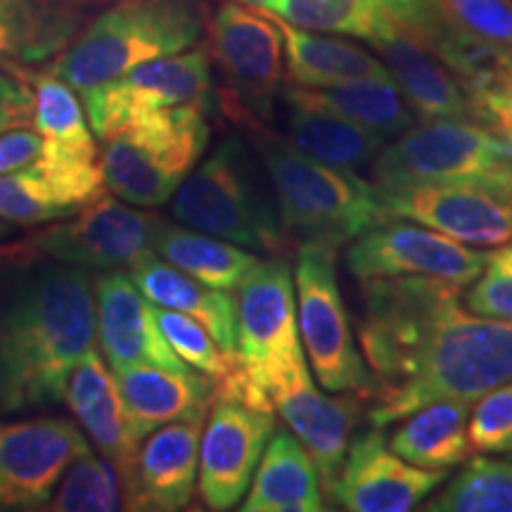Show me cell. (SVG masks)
Masks as SVG:
<instances>
[{
    "label": "cell",
    "mask_w": 512,
    "mask_h": 512,
    "mask_svg": "<svg viewBox=\"0 0 512 512\" xmlns=\"http://www.w3.org/2000/svg\"><path fill=\"white\" fill-rule=\"evenodd\" d=\"M361 354L373 377L370 427L432 401H477L512 382V320L467 313L463 285L427 275L363 280Z\"/></svg>",
    "instance_id": "6da1fadb"
},
{
    "label": "cell",
    "mask_w": 512,
    "mask_h": 512,
    "mask_svg": "<svg viewBox=\"0 0 512 512\" xmlns=\"http://www.w3.org/2000/svg\"><path fill=\"white\" fill-rule=\"evenodd\" d=\"M95 342L88 268L46 266L0 299V415L64 401L69 375Z\"/></svg>",
    "instance_id": "7a4b0ae2"
},
{
    "label": "cell",
    "mask_w": 512,
    "mask_h": 512,
    "mask_svg": "<svg viewBox=\"0 0 512 512\" xmlns=\"http://www.w3.org/2000/svg\"><path fill=\"white\" fill-rule=\"evenodd\" d=\"M252 145L271 178L280 226L292 245L318 242L339 249L389 219L380 188L356 171L320 162L261 124H256Z\"/></svg>",
    "instance_id": "3957f363"
},
{
    "label": "cell",
    "mask_w": 512,
    "mask_h": 512,
    "mask_svg": "<svg viewBox=\"0 0 512 512\" xmlns=\"http://www.w3.org/2000/svg\"><path fill=\"white\" fill-rule=\"evenodd\" d=\"M202 27L195 0H112L48 72L86 95L138 64L192 48Z\"/></svg>",
    "instance_id": "277c9868"
},
{
    "label": "cell",
    "mask_w": 512,
    "mask_h": 512,
    "mask_svg": "<svg viewBox=\"0 0 512 512\" xmlns=\"http://www.w3.org/2000/svg\"><path fill=\"white\" fill-rule=\"evenodd\" d=\"M240 138H228L171 197V216L256 254L283 256L287 242L271 178Z\"/></svg>",
    "instance_id": "5b68a950"
},
{
    "label": "cell",
    "mask_w": 512,
    "mask_h": 512,
    "mask_svg": "<svg viewBox=\"0 0 512 512\" xmlns=\"http://www.w3.org/2000/svg\"><path fill=\"white\" fill-rule=\"evenodd\" d=\"M207 110L176 105L133 119L102 140V176L133 207H162L192 174L209 145Z\"/></svg>",
    "instance_id": "8992f818"
},
{
    "label": "cell",
    "mask_w": 512,
    "mask_h": 512,
    "mask_svg": "<svg viewBox=\"0 0 512 512\" xmlns=\"http://www.w3.org/2000/svg\"><path fill=\"white\" fill-rule=\"evenodd\" d=\"M235 302L242 401L275 411L273 394L306 368L290 264L283 256L259 261L242 280Z\"/></svg>",
    "instance_id": "52a82bcc"
},
{
    "label": "cell",
    "mask_w": 512,
    "mask_h": 512,
    "mask_svg": "<svg viewBox=\"0 0 512 512\" xmlns=\"http://www.w3.org/2000/svg\"><path fill=\"white\" fill-rule=\"evenodd\" d=\"M380 188L482 181L512 190V143L472 119H430L382 145L373 162Z\"/></svg>",
    "instance_id": "ba28073f"
},
{
    "label": "cell",
    "mask_w": 512,
    "mask_h": 512,
    "mask_svg": "<svg viewBox=\"0 0 512 512\" xmlns=\"http://www.w3.org/2000/svg\"><path fill=\"white\" fill-rule=\"evenodd\" d=\"M335 261L337 249L330 245L306 242L297 247L294 292L299 335L320 387L332 394H361L368 399L373 377L356 349Z\"/></svg>",
    "instance_id": "9c48e42d"
},
{
    "label": "cell",
    "mask_w": 512,
    "mask_h": 512,
    "mask_svg": "<svg viewBox=\"0 0 512 512\" xmlns=\"http://www.w3.org/2000/svg\"><path fill=\"white\" fill-rule=\"evenodd\" d=\"M22 81L34 91V124L43 138L36 166L55 200L69 214L98 202L107 185L91 124L74 88L53 72H29Z\"/></svg>",
    "instance_id": "30bf717a"
},
{
    "label": "cell",
    "mask_w": 512,
    "mask_h": 512,
    "mask_svg": "<svg viewBox=\"0 0 512 512\" xmlns=\"http://www.w3.org/2000/svg\"><path fill=\"white\" fill-rule=\"evenodd\" d=\"M155 223V214L133 209V204L126 207L119 200L102 195L98 202L83 207L76 219L38 230L0 252L15 261L48 256L69 266L121 271L152 252Z\"/></svg>",
    "instance_id": "8fae6325"
},
{
    "label": "cell",
    "mask_w": 512,
    "mask_h": 512,
    "mask_svg": "<svg viewBox=\"0 0 512 512\" xmlns=\"http://www.w3.org/2000/svg\"><path fill=\"white\" fill-rule=\"evenodd\" d=\"M81 98L88 124L100 140L121 131L133 119L164 107L200 105L209 110L214 98L211 57L204 48L157 57Z\"/></svg>",
    "instance_id": "7c38bea8"
},
{
    "label": "cell",
    "mask_w": 512,
    "mask_h": 512,
    "mask_svg": "<svg viewBox=\"0 0 512 512\" xmlns=\"http://www.w3.org/2000/svg\"><path fill=\"white\" fill-rule=\"evenodd\" d=\"M211 53L230 86V112L238 119L266 121L285 76V43L266 10L240 3L221 5L209 24Z\"/></svg>",
    "instance_id": "4fadbf2b"
},
{
    "label": "cell",
    "mask_w": 512,
    "mask_h": 512,
    "mask_svg": "<svg viewBox=\"0 0 512 512\" xmlns=\"http://www.w3.org/2000/svg\"><path fill=\"white\" fill-rule=\"evenodd\" d=\"M484 261L486 252L399 216H389L368 228L347 249V268L358 283L396 275H427L465 287L482 273Z\"/></svg>",
    "instance_id": "5bb4252c"
},
{
    "label": "cell",
    "mask_w": 512,
    "mask_h": 512,
    "mask_svg": "<svg viewBox=\"0 0 512 512\" xmlns=\"http://www.w3.org/2000/svg\"><path fill=\"white\" fill-rule=\"evenodd\" d=\"M380 200L389 216L422 223L467 245L494 247L512 240V190L503 185L453 181L380 188Z\"/></svg>",
    "instance_id": "9a60e30c"
},
{
    "label": "cell",
    "mask_w": 512,
    "mask_h": 512,
    "mask_svg": "<svg viewBox=\"0 0 512 512\" xmlns=\"http://www.w3.org/2000/svg\"><path fill=\"white\" fill-rule=\"evenodd\" d=\"M275 432L273 411L216 394L200 441L197 489L209 510H230L245 498Z\"/></svg>",
    "instance_id": "2e32d148"
},
{
    "label": "cell",
    "mask_w": 512,
    "mask_h": 512,
    "mask_svg": "<svg viewBox=\"0 0 512 512\" xmlns=\"http://www.w3.org/2000/svg\"><path fill=\"white\" fill-rule=\"evenodd\" d=\"M91 451L67 418L0 422V510H41L76 458Z\"/></svg>",
    "instance_id": "e0dca14e"
},
{
    "label": "cell",
    "mask_w": 512,
    "mask_h": 512,
    "mask_svg": "<svg viewBox=\"0 0 512 512\" xmlns=\"http://www.w3.org/2000/svg\"><path fill=\"white\" fill-rule=\"evenodd\" d=\"M446 479L448 470H427L396 456L382 430L370 427L349 444L330 498L349 512H408Z\"/></svg>",
    "instance_id": "ac0fdd59"
},
{
    "label": "cell",
    "mask_w": 512,
    "mask_h": 512,
    "mask_svg": "<svg viewBox=\"0 0 512 512\" xmlns=\"http://www.w3.org/2000/svg\"><path fill=\"white\" fill-rule=\"evenodd\" d=\"M204 418L166 422L140 441L121 472L124 508L171 512L188 508L200 472Z\"/></svg>",
    "instance_id": "d6986e66"
},
{
    "label": "cell",
    "mask_w": 512,
    "mask_h": 512,
    "mask_svg": "<svg viewBox=\"0 0 512 512\" xmlns=\"http://www.w3.org/2000/svg\"><path fill=\"white\" fill-rule=\"evenodd\" d=\"M95 335L112 370L188 368L159 330L155 304L124 271H105L95 280Z\"/></svg>",
    "instance_id": "ffe728a7"
},
{
    "label": "cell",
    "mask_w": 512,
    "mask_h": 512,
    "mask_svg": "<svg viewBox=\"0 0 512 512\" xmlns=\"http://www.w3.org/2000/svg\"><path fill=\"white\" fill-rule=\"evenodd\" d=\"M380 53L406 105L425 121L430 119H472L477 107L472 93L425 43L387 15L380 31L370 38Z\"/></svg>",
    "instance_id": "44dd1931"
},
{
    "label": "cell",
    "mask_w": 512,
    "mask_h": 512,
    "mask_svg": "<svg viewBox=\"0 0 512 512\" xmlns=\"http://www.w3.org/2000/svg\"><path fill=\"white\" fill-rule=\"evenodd\" d=\"M112 0H0V67L24 79L57 60Z\"/></svg>",
    "instance_id": "7402d4cb"
},
{
    "label": "cell",
    "mask_w": 512,
    "mask_h": 512,
    "mask_svg": "<svg viewBox=\"0 0 512 512\" xmlns=\"http://www.w3.org/2000/svg\"><path fill=\"white\" fill-rule=\"evenodd\" d=\"M273 408L309 451L320 484L330 496L342 472L358 418L356 399H330L320 394L309 368H302L273 394Z\"/></svg>",
    "instance_id": "603a6c76"
},
{
    "label": "cell",
    "mask_w": 512,
    "mask_h": 512,
    "mask_svg": "<svg viewBox=\"0 0 512 512\" xmlns=\"http://www.w3.org/2000/svg\"><path fill=\"white\" fill-rule=\"evenodd\" d=\"M117 377L133 446L166 422L207 418L216 396V382L188 368L128 366L112 370Z\"/></svg>",
    "instance_id": "cb8c5ba5"
},
{
    "label": "cell",
    "mask_w": 512,
    "mask_h": 512,
    "mask_svg": "<svg viewBox=\"0 0 512 512\" xmlns=\"http://www.w3.org/2000/svg\"><path fill=\"white\" fill-rule=\"evenodd\" d=\"M128 275L152 304L200 320L223 354L238 363V302L233 294L204 285L166 259H159L155 252L128 266Z\"/></svg>",
    "instance_id": "d4e9b609"
},
{
    "label": "cell",
    "mask_w": 512,
    "mask_h": 512,
    "mask_svg": "<svg viewBox=\"0 0 512 512\" xmlns=\"http://www.w3.org/2000/svg\"><path fill=\"white\" fill-rule=\"evenodd\" d=\"M64 401L72 408L74 418L88 432L93 444L114 467L121 472L126 470L128 460L136 453L121 399L117 377L110 375L98 351H88L76 363L69 375Z\"/></svg>",
    "instance_id": "484cf974"
},
{
    "label": "cell",
    "mask_w": 512,
    "mask_h": 512,
    "mask_svg": "<svg viewBox=\"0 0 512 512\" xmlns=\"http://www.w3.org/2000/svg\"><path fill=\"white\" fill-rule=\"evenodd\" d=\"M242 512L325 510L316 465L292 430H275L256 467Z\"/></svg>",
    "instance_id": "4316f807"
},
{
    "label": "cell",
    "mask_w": 512,
    "mask_h": 512,
    "mask_svg": "<svg viewBox=\"0 0 512 512\" xmlns=\"http://www.w3.org/2000/svg\"><path fill=\"white\" fill-rule=\"evenodd\" d=\"M283 95L287 105L337 114L384 140L401 136L415 124L413 110L406 105L392 76H368V79H351L323 88L287 86Z\"/></svg>",
    "instance_id": "83f0119b"
},
{
    "label": "cell",
    "mask_w": 512,
    "mask_h": 512,
    "mask_svg": "<svg viewBox=\"0 0 512 512\" xmlns=\"http://www.w3.org/2000/svg\"><path fill=\"white\" fill-rule=\"evenodd\" d=\"M271 17L283 34L287 76H290L292 86L323 88L351 79H368V76H392L382 60H377L375 55H370L356 43L318 36L309 29L294 27L285 19Z\"/></svg>",
    "instance_id": "f1b7e54d"
},
{
    "label": "cell",
    "mask_w": 512,
    "mask_h": 512,
    "mask_svg": "<svg viewBox=\"0 0 512 512\" xmlns=\"http://www.w3.org/2000/svg\"><path fill=\"white\" fill-rule=\"evenodd\" d=\"M152 252L216 290L233 292L259 264V254L157 216Z\"/></svg>",
    "instance_id": "f546056e"
},
{
    "label": "cell",
    "mask_w": 512,
    "mask_h": 512,
    "mask_svg": "<svg viewBox=\"0 0 512 512\" xmlns=\"http://www.w3.org/2000/svg\"><path fill=\"white\" fill-rule=\"evenodd\" d=\"M401 420L399 430L389 437L387 444L408 463L427 470H451L470 458L467 401H432Z\"/></svg>",
    "instance_id": "4dcf8cb0"
},
{
    "label": "cell",
    "mask_w": 512,
    "mask_h": 512,
    "mask_svg": "<svg viewBox=\"0 0 512 512\" xmlns=\"http://www.w3.org/2000/svg\"><path fill=\"white\" fill-rule=\"evenodd\" d=\"M287 131H290L292 143L306 155L349 171L373 162L382 145L387 143L382 136L354 121L302 105H290Z\"/></svg>",
    "instance_id": "1f68e13d"
},
{
    "label": "cell",
    "mask_w": 512,
    "mask_h": 512,
    "mask_svg": "<svg viewBox=\"0 0 512 512\" xmlns=\"http://www.w3.org/2000/svg\"><path fill=\"white\" fill-rule=\"evenodd\" d=\"M430 512H512V463L477 456L460 467L430 503Z\"/></svg>",
    "instance_id": "d6a6232c"
},
{
    "label": "cell",
    "mask_w": 512,
    "mask_h": 512,
    "mask_svg": "<svg viewBox=\"0 0 512 512\" xmlns=\"http://www.w3.org/2000/svg\"><path fill=\"white\" fill-rule=\"evenodd\" d=\"M264 10L309 31L370 41L387 19L380 0H271Z\"/></svg>",
    "instance_id": "836d02e7"
},
{
    "label": "cell",
    "mask_w": 512,
    "mask_h": 512,
    "mask_svg": "<svg viewBox=\"0 0 512 512\" xmlns=\"http://www.w3.org/2000/svg\"><path fill=\"white\" fill-rule=\"evenodd\" d=\"M124 486L112 460L91 451L76 458L60 479V489L50 498L55 512H110L124 508Z\"/></svg>",
    "instance_id": "e575fe53"
},
{
    "label": "cell",
    "mask_w": 512,
    "mask_h": 512,
    "mask_svg": "<svg viewBox=\"0 0 512 512\" xmlns=\"http://www.w3.org/2000/svg\"><path fill=\"white\" fill-rule=\"evenodd\" d=\"M155 318L159 330L171 349L176 351L178 358L185 366L195 368L197 373L211 377L214 382L226 380V377L238 370L240 366L223 354L216 339L209 335L200 320H195L188 313L164 309V306L155 304Z\"/></svg>",
    "instance_id": "d590c367"
},
{
    "label": "cell",
    "mask_w": 512,
    "mask_h": 512,
    "mask_svg": "<svg viewBox=\"0 0 512 512\" xmlns=\"http://www.w3.org/2000/svg\"><path fill=\"white\" fill-rule=\"evenodd\" d=\"M69 216V211L55 200L53 190L36 162L24 169L0 176V219L17 226H38Z\"/></svg>",
    "instance_id": "8d00e7d4"
},
{
    "label": "cell",
    "mask_w": 512,
    "mask_h": 512,
    "mask_svg": "<svg viewBox=\"0 0 512 512\" xmlns=\"http://www.w3.org/2000/svg\"><path fill=\"white\" fill-rule=\"evenodd\" d=\"M467 439L475 453H512V382L479 396L467 420Z\"/></svg>",
    "instance_id": "74e56055"
},
{
    "label": "cell",
    "mask_w": 512,
    "mask_h": 512,
    "mask_svg": "<svg viewBox=\"0 0 512 512\" xmlns=\"http://www.w3.org/2000/svg\"><path fill=\"white\" fill-rule=\"evenodd\" d=\"M470 285L463 294L467 311L512 320V245L486 252L482 273Z\"/></svg>",
    "instance_id": "f35d334b"
},
{
    "label": "cell",
    "mask_w": 512,
    "mask_h": 512,
    "mask_svg": "<svg viewBox=\"0 0 512 512\" xmlns=\"http://www.w3.org/2000/svg\"><path fill=\"white\" fill-rule=\"evenodd\" d=\"M472 34L512 50V0H441Z\"/></svg>",
    "instance_id": "ab89813d"
},
{
    "label": "cell",
    "mask_w": 512,
    "mask_h": 512,
    "mask_svg": "<svg viewBox=\"0 0 512 512\" xmlns=\"http://www.w3.org/2000/svg\"><path fill=\"white\" fill-rule=\"evenodd\" d=\"M34 124V91L27 81L0 72V133Z\"/></svg>",
    "instance_id": "60d3db41"
},
{
    "label": "cell",
    "mask_w": 512,
    "mask_h": 512,
    "mask_svg": "<svg viewBox=\"0 0 512 512\" xmlns=\"http://www.w3.org/2000/svg\"><path fill=\"white\" fill-rule=\"evenodd\" d=\"M43 138L34 128H12L0 133V176L24 169L41 157Z\"/></svg>",
    "instance_id": "b9f144b4"
},
{
    "label": "cell",
    "mask_w": 512,
    "mask_h": 512,
    "mask_svg": "<svg viewBox=\"0 0 512 512\" xmlns=\"http://www.w3.org/2000/svg\"><path fill=\"white\" fill-rule=\"evenodd\" d=\"M477 121L512 143V86L475 102Z\"/></svg>",
    "instance_id": "7bdbcfd3"
},
{
    "label": "cell",
    "mask_w": 512,
    "mask_h": 512,
    "mask_svg": "<svg viewBox=\"0 0 512 512\" xmlns=\"http://www.w3.org/2000/svg\"><path fill=\"white\" fill-rule=\"evenodd\" d=\"M238 3H247V5H254V8H266L271 0H238Z\"/></svg>",
    "instance_id": "ee69618b"
}]
</instances>
